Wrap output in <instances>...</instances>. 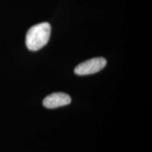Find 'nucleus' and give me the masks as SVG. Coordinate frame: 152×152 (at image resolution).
I'll list each match as a JSON object with an SVG mask.
<instances>
[{"mask_svg":"<svg viewBox=\"0 0 152 152\" xmlns=\"http://www.w3.org/2000/svg\"><path fill=\"white\" fill-rule=\"evenodd\" d=\"M50 24L44 22L35 25L28 30L26 37V44L30 51L39 50L48 43L51 35Z\"/></svg>","mask_w":152,"mask_h":152,"instance_id":"obj_1","label":"nucleus"},{"mask_svg":"<svg viewBox=\"0 0 152 152\" xmlns=\"http://www.w3.org/2000/svg\"><path fill=\"white\" fill-rule=\"evenodd\" d=\"M106 64V60L103 57H96L80 64L76 66L74 71L78 75H90L102 71Z\"/></svg>","mask_w":152,"mask_h":152,"instance_id":"obj_2","label":"nucleus"},{"mask_svg":"<svg viewBox=\"0 0 152 152\" xmlns=\"http://www.w3.org/2000/svg\"><path fill=\"white\" fill-rule=\"evenodd\" d=\"M71 102L69 95L63 92H56L47 96L43 101V105L47 109H55L68 105Z\"/></svg>","mask_w":152,"mask_h":152,"instance_id":"obj_3","label":"nucleus"}]
</instances>
